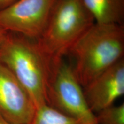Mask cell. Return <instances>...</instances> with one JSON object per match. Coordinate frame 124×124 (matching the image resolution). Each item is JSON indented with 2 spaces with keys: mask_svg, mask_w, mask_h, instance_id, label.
Wrapping results in <instances>:
<instances>
[{
  "mask_svg": "<svg viewBox=\"0 0 124 124\" xmlns=\"http://www.w3.org/2000/svg\"><path fill=\"white\" fill-rule=\"evenodd\" d=\"M0 63L28 93L37 109L48 105L52 65L35 40L6 31L0 39Z\"/></svg>",
  "mask_w": 124,
  "mask_h": 124,
  "instance_id": "1",
  "label": "cell"
},
{
  "mask_svg": "<svg viewBox=\"0 0 124 124\" xmlns=\"http://www.w3.org/2000/svg\"><path fill=\"white\" fill-rule=\"evenodd\" d=\"M75 75L82 87L124 59V25L95 23L70 50Z\"/></svg>",
  "mask_w": 124,
  "mask_h": 124,
  "instance_id": "2",
  "label": "cell"
},
{
  "mask_svg": "<svg viewBox=\"0 0 124 124\" xmlns=\"http://www.w3.org/2000/svg\"><path fill=\"white\" fill-rule=\"evenodd\" d=\"M94 23L82 0H57L43 33L36 41L53 67Z\"/></svg>",
  "mask_w": 124,
  "mask_h": 124,
  "instance_id": "3",
  "label": "cell"
},
{
  "mask_svg": "<svg viewBox=\"0 0 124 124\" xmlns=\"http://www.w3.org/2000/svg\"><path fill=\"white\" fill-rule=\"evenodd\" d=\"M82 88L72 65L62 59L53 67L48 88V105L85 124H97L95 114L87 103Z\"/></svg>",
  "mask_w": 124,
  "mask_h": 124,
  "instance_id": "4",
  "label": "cell"
},
{
  "mask_svg": "<svg viewBox=\"0 0 124 124\" xmlns=\"http://www.w3.org/2000/svg\"><path fill=\"white\" fill-rule=\"evenodd\" d=\"M57 0H17L0 10V27L5 31L38 40L43 33Z\"/></svg>",
  "mask_w": 124,
  "mask_h": 124,
  "instance_id": "5",
  "label": "cell"
},
{
  "mask_svg": "<svg viewBox=\"0 0 124 124\" xmlns=\"http://www.w3.org/2000/svg\"><path fill=\"white\" fill-rule=\"evenodd\" d=\"M36 110L27 91L0 63V117L10 124H31Z\"/></svg>",
  "mask_w": 124,
  "mask_h": 124,
  "instance_id": "6",
  "label": "cell"
},
{
  "mask_svg": "<svg viewBox=\"0 0 124 124\" xmlns=\"http://www.w3.org/2000/svg\"><path fill=\"white\" fill-rule=\"evenodd\" d=\"M87 103L93 113L113 105L124 94V59L96 77L83 88Z\"/></svg>",
  "mask_w": 124,
  "mask_h": 124,
  "instance_id": "7",
  "label": "cell"
},
{
  "mask_svg": "<svg viewBox=\"0 0 124 124\" xmlns=\"http://www.w3.org/2000/svg\"><path fill=\"white\" fill-rule=\"evenodd\" d=\"M85 7L99 24L123 25L124 0H82Z\"/></svg>",
  "mask_w": 124,
  "mask_h": 124,
  "instance_id": "8",
  "label": "cell"
},
{
  "mask_svg": "<svg viewBox=\"0 0 124 124\" xmlns=\"http://www.w3.org/2000/svg\"><path fill=\"white\" fill-rule=\"evenodd\" d=\"M31 124H85L69 117L48 105L38 108Z\"/></svg>",
  "mask_w": 124,
  "mask_h": 124,
  "instance_id": "9",
  "label": "cell"
},
{
  "mask_svg": "<svg viewBox=\"0 0 124 124\" xmlns=\"http://www.w3.org/2000/svg\"><path fill=\"white\" fill-rule=\"evenodd\" d=\"M95 115L97 124H124V104L111 105Z\"/></svg>",
  "mask_w": 124,
  "mask_h": 124,
  "instance_id": "10",
  "label": "cell"
},
{
  "mask_svg": "<svg viewBox=\"0 0 124 124\" xmlns=\"http://www.w3.org/2000/svg\"><path fill=\"white\" fill-rule=\"evenodd\" d=\"M16 1L17 0H0V10L7 8Z\"/></svg>",
  "mask_w": 124,
  "mask_h": 124,
  "instance_id": "11",
  "label": "cell"
},
{
  "mask_svg": "<svg viewBox=\"0 0 124 124\" xmlns=\"http://www.w3.org/2000/svg\"><path fill=\"white\" fill-rule=\"evenodd\" d=\"M0 124H10L8 123V122L5 121L4 119H2V118L0 117Z\"/></svg>",
  "mask_w": 124,
  "mask_h": 124,
  "instance_id": "12",
  "label": "cell"
},
{
  "mask_svg": "<svg viewBox=\"0 0 124 124\" xmlns=\"http://www.w3.org/2000/svg\"><path fill=\"white\" fill-rule=\"evenodd\" d=\"M5 32H6V31H5L4 29L1 28V27H0V39H1V36H2L3 34L5 33Z\"/></svg>",
  "mask_w": 124,
  "mask_h": 124,
  "instance_id": "13",
  "label": "cell"
}]
</instances>
